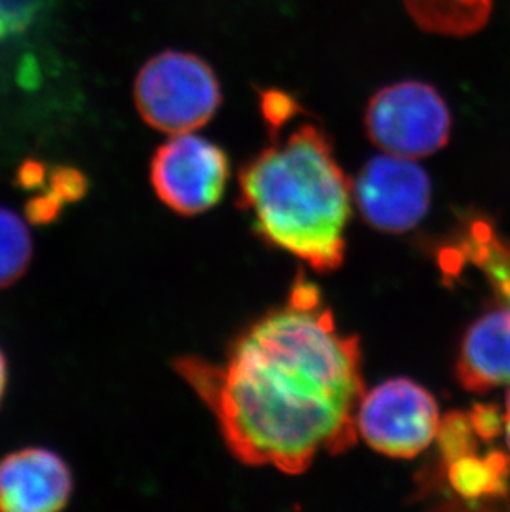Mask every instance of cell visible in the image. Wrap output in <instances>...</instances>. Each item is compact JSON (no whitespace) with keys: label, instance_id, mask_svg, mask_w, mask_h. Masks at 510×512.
<instances>
[{"label":"cell","instance_id":"cell-16","mask_svg":"<svg viewBox=\"0 0 510 512\" xmlns=\"http://www.w3.org/2000/svg\"><path fill=\"white\" fill-rule=\"evenodd\" d=\"M5 387H7V362L4 353L0 352V401L4 398Z\"/></svg>","mask_w":510,"mask_h":512},{"label":"cell","instance_id":"cell-1","mask_svg":"<svg viewBox=\"0 0 510 512\" xmlns=\"http://www.w3.org/2000/svg\"><path fill=\"white\" fill-rule=\"evenodd\" d=\"M176 370L244 464L299 474L318 455L357 443L360 342L337 329L320 290L302 277L287 305L246 330L226 362L184 357Z\"/></svg>","mask_w":510,"mask_h":512},{"label":"cell","instance_id":"cell-13","mask_svg":"<svg viewBox=\"0 0 510 512\" xmlns=\"http://www.w3.org/2000/svg\"><path fill=\"white\" fill-rule=\"evenodd\" d=\"M436 440H438L444 464L448 466V464L454 463L456 459L476 455L481 438L472 426L469 413L451 411L444 418H441Z\"/></svg>","mask_w":510,"mask_h":512},{"label":"cell","instance_id":"cell-15","mask_svg":"<svg viewBox=\"0 0 510 512\" xmlns=\"http://www.w3.org/2000/svg\"><path fill=\"white\" fill-rule=\"evenodd\" d=\"M472 426L482 441H491L504 433L506 418L496 405H476L471 413Z\"/></svg>","mask_w":510,"mask_h":512},{"label":"cell","instance_id":"cell-17","mask_svg":"<svg viewBox=\"0 0 510 512\" xmlns=\"http://www.w3.org/2000/svg\"><path fill=\"white\" fill-rule=\"evenodd\" d=\"M504 418H506V426H504V433H506L507 446H509L510 450V392L509 395H507L506 415H504Z\"/></svg>","mask_w":510,"mask_h":512},{"label":"cell","instance_id":"cell-11","mask_svg":"<svg viewBox=\"0 0 510 512\" xmlns=\"http://www.w3.org/2000/svg\"><path fill=\"white\" fill-rule=\"evenodd\" d=\"M419 27L443 35H467L481 29L491 14V0H405Z\"/></svg>","mask_w":510,"mask_h":512},{"label":"cell","instance_id":"cell-5","mask_svg":"<svg viewBox=\"0 0 510 512\" xmlns=\"http://www.w3.org/2000/svg\"><path fill=\"white\" fill-rule=\"evenodd\" d=\"M438 403L408 378L381 383L366 393L358 408L357 428L381 455L409 459L426 450L438 436Z\"/></svg>","mask_w":510,"mask_h":512},{"label":"cell","instance_id":"cell-8","mask_svg":"<svg viewBox=\"0 0 510 512\" xmlns=\"http://www.w3.org/2000/svg\"><path fill=\"white\" fill-rule=\"evenodd\" d=\"M72 491V473L52 451L25 448L0 461V511H60Z\"/></svg>","mask_w":510,"mask_h":512},{"label":"cell","instance_id":"cell-7","mask_svg":"<svg viewBox=\"0 0 510 512\" xmlns=\"http://www.w3.org/2000/svg\"><path fill=\"white\" fill-rule=\"evenodd\" d=\"M353 196L366 223L381 232L401 234L428 213L431 181L416 161L385 153L363 166Z\"/></svg>","mask_w":510,"mask_h":512},{"label":"cell","instance_id":"cell-10","mask_svg":"<svg viewBox=\"0 0 510 512\" xmlns=\"http://www.w3.org/2000/svg\"><path fill=\"white\" fill-rule=\"evenodd\" d=\"M446 468L451 488L464 501H496L509 496L510 456L504 451L464 456Z\"/></svg>","mask_w":510,"mask_h":512},{"label":"cell","instance_id":"cell-12","mask_svg":"<svg viewBox=\"0 0 510 512\" xmlns=\"http://www.w3.org/2000/svg\"><path fill=\"white\" fill-rule=\"evenodd\" d=\"M30 257L29 229L14 211L0 208V289L14 284L24 274Z\"/></svg>","mask_w":510,"mask_h":512},{"label":"cell","instance_id":"cell-9","mask_svg":"<svg viewBox=\"0 0 510 512\" xmlns=\"http://www.w3.org/2000/svg\"><path fill=\"white\" fill-rule=\"evenodd\" d=\"M458 378L474 393L510 385V305L482 315L467 330L459 350Z\"/></svg>","mask_w":510,"mask_h":512},{"label":"cell","instance_id":"cell-14","mask_svg":"<svg viewBox=\"0 0 510 512\" xmlns=\"http://www.w3.org/2000/svg\"><path fill=\"white\" fill-rule=\"evenodd\" d=\"M42 0H0V42L22 34L39 14Z\"/></svg>","mask_w":510,"mask_h":512},{"label":"cell","instance_id":"cell-4","mask_svg":"<svg viewBox=\"0 0 510 512\" xmlns=\"http://www.w3.org/2000/svg\"><path fill=\"white\" fill-rule=\"evenodd\" d=\"M365 128L370 140L388 155L418 160L448 143L451 112L436 88L405 80L371 97Z\"/></svg>","mask_w":510,"mask_h":512},{"label":"cell","instance_id":"cell-6","mask_svg":"<svg viewBox=\"0 0 510 512\" xmlns=\"http://www.w3.org/2000/svg\"><path fill=\"white\" fill-rule=\"evenodd\" d=\"M229 179L226 153L203 136L173 135L151 163V183L168 208L184 216L204 213L221 201Z\"/></svg>","mask_w":510,"mask_h":512},{"label":"cell","instance_id":"cell-2","mask_svg":"<svg viewBox=\"0 0 510 512\" xmlns=\"http://www.w3.org/2000/svg\"><path fill=\"white\" fill-rule=\"evenodd\" d=\"M260 151L239 174L242 206L257 231L318 272L333 271L345 257V229L353 186L333 155L327 133L312 121Z\"/></svg>","mask_w":510,"mask_h":512},{"label":"cell","instance_id":"cell-3","mask_svg":"<svg viewBox=\"0 0 510 512\" xmlns=\"http://www.w3.org/2000/svg\"><path fill=\"white\" fill-rule=\"evenodd\" d=\"M135 100L143 120L169 135L206 125L222 102L216 73L203 58L168 50L141 68Z\"/></svg>","mask_w":510,"mask_h":512}]
</instances>
